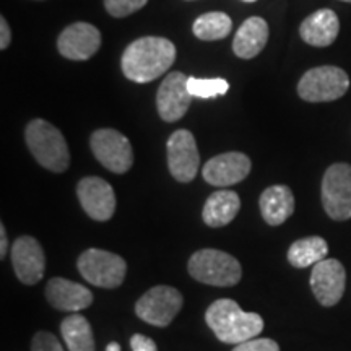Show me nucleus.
<instances>
[{"label": "nucleus", "instance_id": "obj_1", "mask_svg": "<svg viewBox=\"0 0 351 351\" xmlns=\"http://www.w3.org/2000/svg\"><path fill=\"white\" fill-rule=\"evenodd\" d=\"M176 60V46L161 36H145L130 43L121 59L124 75L135 83L156 80Z\"/></svg>", "mask_w": 351, "mask_h": 351}, {"label": "nucleus", "instance_id": "obj_2", "mask_svg": "<svg viewBox=\"0 0 351 351\" xmlns=\"http://www.w3.org/2000/svg\"><path fill=\"white\" fill-rule=\"evenodd\" d=\"M205 322L223 343L239 345L263 330V319L256 313H245L236 301L217 300L205 313Z\"/></svg>", "mask_w": 351, "mask_h": 351}, {"label": "nucleus", "instance_id": "obj_3", "mask_svg": "<svg viewBox=\"0 0 351 351\" xmlns=\"http://www.w3.org/2000/svg\"><path fill=\"white\" fill-rule=\"evenodd\" d=\"M25 140L29 152L43 168L52 173H64L70 165L69 145L62 132L51 122L34 119L25 130Z\"/></svg>", "mask_w": 351, "mask_h": 351}, {"label": "nucleus", "instance_id": "obj_4", "mask_svg": "<svg viewBox=\"0 0 351 351\" xmlns=\"http://www.w3.org/2000/svg\"><path fill=\"white\" fill-rule=\"evenodd\" d=\"M187 270L197 282L212 287H234L243 278V267L231 254L218 249H202L189 258Z\"/></svg>", "mask_w": 351, "mask_h": 351}, {"label": "nucleus", "instance_id": "obj_5", "mask_svg": "<svg viewBox=\"0 0 351 351\" xmlns=\"http://www.w3.org/2000/svg\"><path fill=\"white\" fill-rule=\"evenodd\" d=\"M350 88V77L340 67L322 65L307 70L298 83V95L307 103H326L343 96Z\"/></svg>", "mask_w": 351, "mask_h": 351}, {"label": "nucleus", "instance_id": "obj_6", "mask_svg": "<svg viewBox=\"0 0 351 351\" xmlns=\"http://www.w3.org/2000/svg\"><path fill=\"white\" fill-rule=\"evenodd\" d=\"M78 271L88 283L99 288H117L124 283L127 263L117 254L93 247L78 257Z\"/></svg>", "mask_w": 351, "mask_h": 351}, {"label": "nucleus", "instance_id": "obj_7", "mask_svg": "<svg viewBox=\"0 0 351 351\" xmlns=\"http://www.w3.org/2000/svg\"><path fill=\"white\" fill-rule=\"evenodd\" d=\"M182 295L168 285L148 289L135 304V313L143 322L155 327H168L182 307Z\"/></svg>", "mask_w": 351, "mask_h": 351}, {"label": "nucleus", "instance_id": "obj_8", "mask_svg": "<svg viewBox=\"0 0 351 351\" xmlns=\"http://www.w3.org/2000/svg\"><path fill=\"white\" fill-rule=\"evenodd\" d=\"M322 205L335 221L351 218V166L335 163L326 171L322 179Z\"/></svg>", "mask_w": 351, "mask_h": 351}, {"label": "nucleus", "instance_id": "obj_9", "mask_svg": "<svg viewBox=\"0 0 351 351\" xmlns=\"http://www.w3.org/2000/svg\"><path fill=\"white\" fill-rule=\"evenodd\" d=\"M91 152L104 168L124 174L134 165V150L129 138L114 129H99L90 138Z\"/></svg>", "mask_w": 351, "mask_h": 351}, {"label": "nucleus", "instance_id": "obj_10", "mask_svg": "<svg viewBox=\"0 0 351 351\" xmlns=\"http://www.w3.org/2000/svg\"><path fill=\"white\" fill-rule=\"evenodd\" d=\"M168 153V168L176 181H194L200 166V155L197 150L195 137L186 129L176 130L166 145Z\"/></svg>", "mask_w": 351, "mask_h": 351}, {"label": "nucleus", "instance_id": "obj_11", "mask_svg": "<svg viewBox=\"0 0 351 351\" xmlns=\"http://www.w3.org/2000/svg\"><path fill=\"white\" fill-rule=\"evenodd\" d=\"M346 271L337 258H324L315 263L311 274V289L315 300L326 307L339 304L345 293Z\"/></svg>", "mask_w": 351, "mask_h": 351}, {"label": "nucleus", "instance_id": "obj_12", "mask_svg": "<svg viewBox=\"0 0 351 351\" xmlns=\"http://www.w3.org/2000/svg\"><path fill=\"white\" fill-rule=\"evenodd\" d=\"M189 77L182 72H173L165 78L156 95L158 114L165 122L181 121L189 111L192 96L187 88Z\"/></svg>", "mask_w": 351, "mask_h": 351}, {"label": "nucleus", "instance_id": "obj_13", "mask_svg": "<svg viewBox=\"0 0 351 351\" xmlns=\"http://www.w3.org/2000/svg\"><path fill=\"white\" fill-rule=\"evenodd\" d=\"M77 195L85 213L96 221H108L116 212L114 189L104 179L96 176L82 179L77 186Z\"/></svg>", "mask_w": 351, "mask_h": 351}, {"label": "nucleus", "instance_id": "obj_14", "mask_svg": "<svg viewBox=\"0 0 351 351\" xmlns=\"http://www.w3.org/2000/svg\"><path fill=\"white\" fill-rule=\"evenodd\" d=\"M101 47V33L96 26L78 21L67 26L57 38V49L69 60L91 59Z\"/></svg>", "mask_w": 351, "mask_h": 351}, {"label": "nucleus", "instance_id": "obj_15", "mask_svg": "<svg viewBox=\"0 0 351 351\" xmlns=\"http://www.w3.org/2000/svg\"><path fill=\"white\" fill-rule=\"evenodd\" d=\"M251 168L252 163L247 155L239 152H228L208 160L202 176L215 187H228L244 181L251 173Z\"/></svg>", "mask_w": 351, "mask_h": 351}, {"label": "nucleus", "instance_id": "obj_16", "mask_svg": "<svg viewBox=\"0 0 351 351\" xmlns=\"http://www.w3.org/2000/svg\"><path fill=\"white\" fill-rule=\"evenodd\" d=\"M12 263L16 278L25 285L41 282L46 269V257L41 244L32 236H21L12 245Z\"/></svg>", "mask_w": 351, "mask_h": 351}, {"label": "nucleus", "instance_id": "obj_17", "mask_svg": "<svg viewBox=\"0 0 351 351\" xmlns=\"http://www.w3.org/2000/svg\"><path fill=\"white\" fill-rule=\"evenodd\" d=\"M46 300L57 311H77L86 309L93 302V293L80 283L70 282L65 278H52L46 287Z\"/></svg>", "mask_w": 351, "mask_h": 351}, {"label": "nucleus", "instance_id": "obj_18", "mask_svg": "<svg viewBox=\"0 0 351 351\" xmlns=\"http://www.w3.org/2000/svg\"><path fill=\"white\" fill-rule=\"evenodd\" d=\"M340 32V21L337 13L330 8L314 12L302 21L300 34L302 41L315 47H327L333 44Z\"/></svg>", "mask_w": 351, "mask_h": 351}, {"label": "nucleus", "instance_id": "obj_19", "mask_svg": "<svg viewBox=\"0 0 351 351\" xmlns=\"http://www.w3.org/2000/svg\"><path fill=\"white\" fill-rule=\"evenodd\" d=\"M269 41V25L261 16H251L239 26L232 39V51L241 59H254Z\"/></svg>", "mask_w": 351, "mask_h": 351}, {"label": "nucleus", "instance_id": "obj_20", "mask_svg": "<svg viewBox=\"0 0 351 351\" xmlns=\"http://www.w3.org/2000/svg\"><path fill=\"white\" fill-rule=\"evenodd\" d=\"M258 207L270 226H280L295 213V195L288 186H271L262 192Z\"/></svg>", "mask_w": 351, "mask_h": 351}, {"label": "nucleus", "instance_id": "obj_21", "mask_svg": "<svg viewBox=\"0 0 351 351\" xmlns=\"http://www.w3.org/2000/svg\"><path fill=\"white\" fill-rule=\"evenodd\" d=\"M239 208L241 199L236 192L217 191L205 202L202 217H204L205 225L210 228H221L230 225L239 213Z\"/></svg>", "mask_w": 351, "mask_h": 351}, {"label": "nucleus", "instance_id": "obj_22", "mask_svg": "<svg viewBox=\"0 0 351 351\" xmlns=\"http://www.w3.org/2000/svg\"><path fill=\"white\" fill-rule=\"evenodd\" d=\"M62 339L69 351H95L93 328L82 314H72L60 324Z\"/></svg>", "mask_w": 351, "mask_h": 351}, {"label": "nucleus", "instance_id": "obj_23", "mask_svg": "<svg viewBox=\"0 0 351 351\" xmlns=\"http://www.w3.org/2000/svg\"><path fill=\"white\" fill-rule=\"evenodd\" d=\"M328 244L320 236H311V238L298 239L288 249V262L295 269H306V267L315 265L327 257Z\"/></svg>", "mask_w": 351, "mask_h": 351}, {"label": "nucleus", "instance_id": "obj_24", "mask_svg": "<svg viewBox=\"0 0 351 351\" xmlns=\"http://www.w3.org/2000/svg\"><path fill=\"white\" fill-rule=\"evenodd\" d=\"M232 29V21L223 12H208L199 16L192 25V32L202 41H218L226 38Z\"/></svg>", "mask_w": 351, "mask_h": 351}, {"label": "nucleus", "instance_id": "obj_25", "mask_svg": "<svg viewBox=\"0 0 351 351\" xmlns=\"http://www.w3.org/2000/svg\"><path fill=\"white\" fill-rule=\"evenodd\" d=\"M189 93L194 98H215V96L226 95L230 90V83L225 78H195L189 77L187 80Z\"/></svg>", "mask_w": 351, "mask_h": 351}, {"label": "nucleus", "instance_id": "obj_26", "mask_svg": "<svg viewBox=\"0 0 351 351\" xmlns=\"http://www.w3.org/2000/svg\"><path fill=\"white\" fill-rule=\"evenodd\" d=\"M148 0H104V7L114 19H124L147 5Z\"/></svg>", "mask_w": 351, "mask_h": 351}, {"label": "nucleus", "instance_id": "obj_27", "mask_svg": "<svg viewBox=\"0 0 351 351\" xmlns=\"http://www.w3.org/2000/svg\"><path fill=\"white\" fill-rule=\"evenodd\" d=\"M33 351H64L59 339L51 332H38L32 341Z\"/></svg>", "mask_w": 351, "mask_h": 351}, {"label": "nucleus", "instance_id": "obj_28", "mask_svg": "<svg viewBox=\"0 0 351 351\" xmlns=\"http://www.w3.org/2000/svg\"><path fill=\"white\" fill-rule=\"evenodd\" d=\"M232 351H280V346L271 339H251L236 345Z\"/></svg>", "mask_w": 351, "mask_h": 351}, {"label": "nucleus", "instance_id": "obj_29", "mask_svg": "<svg viewBox=\"0 0 351 351\" xmlns=\"http://www.w3.org/2000/svg\"><path fill=\"white\" fill-rule=\"evenodd\" d=\"M130 348L132 351H158L156 343L148 337L142 335V333H135L130 339Z\"/></svg>", "mask_w": 351, "mask_h": 351}, {"label": "nucleus", "instance_id": "obj_30", "mask_svg": "<svg viewBox=\"0 0 351 351\" xmlns=\"http://www.w3.org/2000/svg\"><path fill=\"white\" fill-rule=\"evenodd\" d=\"M10 41H12V32H10V26H8L7 20L0 19V49L5 51L8 46H10Z\"/></svg>", "mask_w": 351, "mask_h": 351}, {"label": "nucleus", "instance_id": "obj_31", "mask_svg": "<svg viewBox=\"0 0 351 351\" xmlns=\"http://www.w3.org/2000/svg\"><path fill=\"white\" fill-rule=\"evenodd\" d=\"M7 249H8V238H7V231L5 226L0 225V257L7 256Z\"/></svg>", "mask_w": 351, "mask_h": 351}, {"label": "nucleus", "instance_id": "obj_32", "mask_svg": "<svg viewBox=\"0 0 351 351\" xmlns=\"http://www.w3.org/2000/svg\"><path fill=\"white\" fill-rule=\"evenodd\" d=\"M106 351H121V345L117 343V341H111V343L106 346Z\"/></svg>", "mask_w": 351, "mask_h": 351}, {"label": "nucleus", "instance_id": "obj_33", "mask_svg": "<svg viewBox=\"0 0 351 351\" xmlns=\"http://www.w3.org/2000/svg\"><path fill=\"white\" fill-rule=\"evenodd\" d=\"M243 2H256V0H243Z\"/></svg>", "mask_w": 351, "mask_h": 351}, {"label": "nucleus", "instance_id": "obj_34", "mask_svg": "<svg viewBox=\"0 0 351 351\" xmlns=\"http://www.w3.org/2000/svg\"><path fill=\"white\" fill-rule=\"evenodd\" d=\"M341 2H351V0H341Z\"/></svg>", "mask_w": 351, "mask_h": 351}]
</instances>
